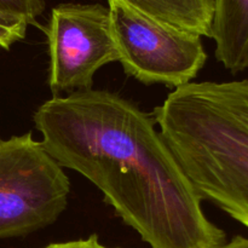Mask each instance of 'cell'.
Instances as JSON below:
<instances>
[{"mask_svg": "<svg viewBox=\"0 0 248 248\" xmlns=\"http://www.w3.org/2000/svg\"><path fill=\"white\" fill-rule=\"evenodd\" d=\"M33 120L48 155L94 184L150 248L225 246L153 116L130 101L80 90L44 102Z\"/></svg>", "mask_w": 248, "mask_h": 248, "instance_id": "obj_1", "label": "cell"}, {"mask_svg": "<svg viewBox=\"0 0 248 248\" xmlns=\"http://www.w3.org/2000/svg\"><path fill=\"white\" fill-rule=\"evenodd\" d=\"M69 178L31 133L0 138V237L24 236L65 211Z\"/></svg>", "mask_w": 248, "mask_h": 248, "instance_id": "obj_3", "label": "cell"}, {"mask_svg": "<svg viewBox=\"0 0 248 248\" xmlns=\"http://www.w3.org/2000/svg\"><path fill=\"white\" fill-rule=\"evenodd\" d=\"M211 38L215 55L225 69L237 74L248 69V0H213Z\"/></svg>", "mask_w": 248, "mask_h": 248, "instance_id": "obj_6", "label": "cell"}, {"mask_svg": "<svg viewBox=\"0 0 248 248\" xmlns=\"http://www.w3.org/2000/svg\"><path fill=\"white\" fill-rule=\"evenodd\" d=\"M50 53L48 86L60 92L90 90L97 70L119 61L108 6L61 4L45 29Z\"/></svg>", "mask_w": 248, "mask_h": 248, "instance_id": "obj_5", "label": "cell"}, {"mask_svg": "<svg viewBox=\"0 0 248 248\" xmlns=\"http://www.w3.org/2000/svg\"><path fill=\"white\" fill-rule=\"evenodd\" d=\"M45 10L44 0H0V16L36 24V18Z\"/></svg>", "mask_w": 248, "mask_h": 248, "instance_id": "obj_8", "label": "cell"}, {"mask_svg": "<svg viewBox=\"0 0 248 248\" xmlns=\"http://www.w3.org/2000/svg\"><path fill=\"white\" fill-rule=\"evenodd\" d=\"M44 248H110L102 245L99 242L97 235H91L89 239L75 240V241L58 242V244H51Z\"/></svg>", "mask_w": 248, "mask_h": 248, "instance_id": "obj_10", "label": "cell"}, {"mask_svg": "<svg viewBox=\"0 0 248 248\" xmlns=\"http://www.w3.org/2000/svg\"><path fill=\"white\" fill-rule=\"evenodd\" d=\"M142 14L172 28L211 38L213 0H125Z\"/></svg>", "mask_w": 248, "mask_h": 248, "instance_id": "obj_7", "label": "cell"}, {"mask_svg": "<svg viewBox=\"0 0 248 248\" xmlns=\"http://www.w3.org/2000/svg\"><path fill=\"white\" fill-rule=\"evenodd\" d=\"M223 248H248V237L237 235L232 237L229 242H227Z\"/></svg>", "mask_w": 248, "mask_h": 248, "instance_id": "obj_11", "label": "cell"}, {"mask_svg": "<svg viewBox=\"0 0 248 248\" xmlns=\"http://www.w3.org/2000/svg\"><path fill=\"white\" fill-rule=\"evenodd\" d=\"M119 62L127 75L145 85L189 84L207 60L201 36L172 28L128 5L107 0Z\"/></svg>", "mask_w": 248, "mask_h": 248, "instance_id": "obj_4", "label": "cell"}, {"mask_svg": "<svg viewBox=\"0 0 248 248\" xmlns=\"http://www.w3.org/2000/svg\"><path fill=\"white\" fill-rule=\"evenodd\" d=\"M28 24L0 16V47L9 50L15 43L24 39Z\"/></svg>", "mask_w": 248, "mask_h": 248, "instance_id": "obj_9", "label": "cell"}, {"mask_svg": "<svg viewBox=\"0 0 248 248\" xmlns=\"http://www.w3.org/2000/svg\"><path fill=\"white\" fill-rule=\"evenodd\" d=\"M153 119L201 200L248 229V80L189 82Z\"/></svg>", "mask_w": 248, "mask_h": 248, "instance_id": "obj_2", "label": "cell"}]
</instances>
